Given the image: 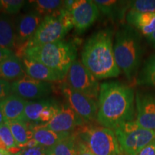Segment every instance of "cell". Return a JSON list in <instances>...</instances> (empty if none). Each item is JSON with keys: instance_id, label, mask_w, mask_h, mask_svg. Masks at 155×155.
Masks as SVG:
<instances>
[{"instance_id": "38", "label": "cell", "mask_w": 155, "mask_h": 155, "mask_svg": "<svg viewBox=\"0 0 155 155\" xmlns=\"http://www.w3.org/2000/svg\"><path fill=\"white\" fill-rule=\"evenodd\" d=\"M0 150H7V148H6L5 145L4 143L2 141L1 139H0Z\"/></svg>"}, {"instance_id": "37", "label": "cell", "mask_w": 155, "mask_h": 155, "mask_svg": "<svg viewBox=\"0 0 155 155\" xmlns=\"http://www.w3.org/2000/svg\"><path fill=\"white\" fill-rule=\"evenodd\" d=\"M0 155H12V154L8 152V151L0 150Z\"/></svg>"}, {"instance_id": "17", "label": "cell", "mask_w": 155, "mask_h": 155, "mask_svg": "<svg viewBox=\"0 0 155 155\" xmlns=\"http://www.w3.org/2000/svg\"><path fill=\"white\" fill-rule=\"evenodd\" d=\"M28 101L15 94H11L0 101V107L6 121L25 122V108Z\"/></svg>"}, {"instance_id": "2", "label": "cell", "mask_w": 155, "mask_h": 155, "mask_svg": "<svg viewBox=\"0 0 155 155\" xmlns=\"http://www.w3.org/2000/svg\"><path fill=\"white\" fill-rule=\"evenodd\" d=\"M113 32L105 29L89 38L81 53V62L97 80L117 77L121 71L114 53Z\"/></svg>"}, {"instance_id": "36", "label": "cell", "mask_w": 155, "mask_h": 155, "mask_svg": "<svg viewBox=\"0 0 155 155\" xmlns=\"http://www.w3.org/2000/svg\"><path fill=\"white\" fill-rule=\"evenodd\" d=\"M6 119L5 118V116H4V114L2 113V108L0 107V126L2 125L3 124L6 123Z\"/></svg>"}, {"instance_id": "35", "label": "cell", "mask_w": 155, "mask_h": 155, "mask_svg": "<svg viewBox=\"0 0 155 155\" xmlns=\"http://www.w3.org/2000/svg\"><path fill=\"white\" fill-rule=\"evenodd\" d=\"M146 39L147 40V42L150 43V45L152 47L155 49V32L154 33L151 35L147 37Z\"/></svg>"}, {"instance_id": "8", "label": "cell", "mask_w": 155, "mask_h": 155, "mask_svg": "<svg viewBox=\"0 0 155 155\" xmlns=\"http://www.w3.org/2000/svg\"><path fill=\"white\" fill-rule=\"evenodd\" d=\"M60 12L61 11L55 15L44 17L36 32L28 42L27 48L62 40L68 30L62 22Z\"/></svg>"}, {"instance_id": "24", "label": "cell", "mask_w": 155, "mask_h": 155, "mask_svg": "<svg viewBox=\"0 0 155 155\" xmlns=\"http://www.w3.org/2000/svg\"><path fill=\"white\" fill-rule=\"evenodd\" d=\"M54 102L53 100L45 99L37 101H28L25 108V122L40 124V116L48 106Z\"/></svg>"}, {"instance_id": "5", "label": "cell", "mask_w": 155, "mask_h": 155, "mask_svg": "<svg viewBox=\"0 0 155 155\" xmlns=\"http://www.w3.org/2000/svg\"><path fill=\"white\" fill-rule=\"evenodd\" d=\"M75 131L94 155H123L113 129L85 124Z\"/></svg>"}, {"instance_id": "28", "label": "cell", "mask_w": 155, "mask_h": 155, "mask_svg": "<svg viewBox=\"0 0 155 155\" xmlns=\"http://www.w3.org/2000/svg\"><path fill=\"white\" fill-rule=\"evenodd\" d=\"M129 10L139 12L155 13V0H134L128 1Z\"/></svg>"}, {"instance_id": "3", "label": "cell", "mask_w": 155, "mask_h": 155, "mask_svg": "<svg viewBox=\"0 0 155 155\" xmlns=\"http://www.w3.org/2000/svg\"><path fill=\"white\" fill-rule=\"evenodd\" d=\"M143 52L141 35L130 25H122L116 32L114 53L118 67L130 82L137 80Z\"/></svg>"}, {"instance_id": "21", "label": "cell", "mask_w": 155, "mask_h": 155, "mask_svg": "<svg viewBox=\"0 0 155 155\" xmlns=\"http://www.w3.org/2000/svg\"><path fill=\"white\" fill-rule=\"evenodd\" d=\"M15 26L10 17L0 16V48L12 51L15 47Z\"/></svg>"}, {"instance_id": "23", "label": "cell", "mask_w": 155, "mask_h": 155, "mask_svg": "<svg viewBox=\"0 0 155 155\" xmlns=\"http://www.w3.org/2000/svg\"><path fill=\"white\" fill-rule=\"evenodd\" d=\"M7 123L10 128L17 145L21 149L26 147L29 141L32 139V131L30 124L21 121H8Z\"/></svg>"}, {"instance_id": "30", "label": "cell", "mask_w": 155, "mask_h": 155, "mask_svg": "<svg viewBox=\"0 0 155 155\" xmlns=\"http://www.w3.org/2000/svg\"><path fill=\"white\" fill-rule=\"evenodd\" d=\"M17 155H48L46 149L43 147L38 145L31 148H25L22 152Z\"/></svg>"}, {"instance_id": "13", "label": "cell", "mask_w": 155, "mask_h": 155, "mask_svg": "<svg viewBox=\"0 0 155 155\" xmlns=\"http://www.w3.org/2000/svg\"><path fill=\"white\" fill-rule=\"evenodd\" d=\"M85 124L81 116L69 105H62L55 116L44 127L58 134H70Z\"/></svg>"}, {"instance_id": "7", "label": "cell", "mask_w": 155, "mask_h": 155, "mask_svg": "<svg viewBox=\"0 0 155 155\" xmlns=\"http://www.w3.org/2000/svg\"><path fill=\"white\" fill-rule=\"evenodd\" d=\"M98 81L79 60L73 62L65 76V83L70 88L96 101L100 91Z\"/></svg>"}, {"instance_id": "39", "label": "cell", "mask_w": 155, "mask_h": 155, "mask_svg": "<svg viewBox=\"0 0 155 155\" xmlns=\"http://www.w3.org/2000/svg\"><path fill=\"white\" fill-rule=\"evenodd\" d=\"M2 10V7H1V3H0V11Z\"/></svg>"}, {"instance_id": "15", "label": "cell", "mask_w": 155, "mask_h": 155, "mask_svg": "<svg viewBox=\"0 0 155 155\" xmlns=\"http://www.w3.org/2000/svg\"><path fill=\"white\" fill-rule=\"evenodd\" d=\"M22 61L26 74L36 80L50 83L61 81L65 78V75L33 60L24 57Z\"/></svg>"}, {"instance_id": "12", "label": "cell", "mask_w": 155, "mask_h": 155, "mask_svg": "<svg viewBox=\"0 0 155 155\" xmlns=\"http://www.w3.org/2000/svg\"><path fill=\"white\" fill-rule=\"evenodd\" d=\"M12 94L24 99H39L48 96L52 91L50 83L32 78L26 75L11 83Z\"/></svg>"}, {"instance_id": "11", "label": "cell", "mask_w": 155, "mask_h": 155, "mask_svg": "<svg viewBox=\"0 0 155 155\" xmlns=\"http://www.w3.org/2000/svg\"><path fill=\"white\" fill-rule=\"evenodd\" d=\"M73 26L77 33L81 34L97 20L100 11L94 1L75 0L70 9Z\"/></svg>"}, {"instance_id": "22", "label": "cell", "mask_w": 155, "mask_h": 155, "mask_svg": "<svg viewBox=\"0 0 155 155\" xmlns=\"http://www.w3.org/2000/svg\"><path fill=\"white\" fill-rule=\"evenodd\" d=\"M79 139L73 131L62 139L55 146L49 150H46L48 155H77Z\"/></svg>"}, {"instance_id": "1", "label": "cell", "mask_w": 155, "mask_h": 155, "mask_svg": "<svg viewBox=\"0 0 155 155\" xmlns=\"http://www.w3.org/2000/svg\"><path fill=\"white\" fill-rule=\"evenodd\" d=\"M134 89L119 81H109L100 85L97 121L102 127L116 129L135 118Z\"/></svg>"}, {"instance_id": "10", "label": "cell", "mask_w": 155, "mask_h": 155, "mask_svg": "<svg viewBox=\"0 0 155 155\" xmlns=\"http://www.w3.org/2000/svg\"><path fill=\"white\" fill-rule=\"evenodd\" d=\"M42 20L41 15L37 12H31L19 17L15 26V55L20 59L24 56L28 42L36 32Z\"/></svg>"}, {"instance_id": "4", "label": "cell", "mask_w": 155, "mask_h": 155, "mask_svg": "<svg viewBox=\"0 0 155 155\" xmlns=\"http://www.w3.org/2000/svg\"><path fill=\"white\" fill-rule=\"evenodd\" d=\"M24 57L43 64L66 76L70 67L75 61L76 48L72 42L60 40L28 48Z\"/></svg>"}, {"instance_id": "25", "label": "cell", "mask_w": 155, "mask_h": 155, "mask_svg": "<svg viewBox=\"0 0 155 155\" xmlns=\"http://www.w3.org/2000/svg\"><path fill=\"white\" fill-rule=\"evenodd\" d=\"M137 83L139 86L155 88V55L149 57L143 64L137 76Z\"/></svg>"}, {"instance_id": "32", "label": "cell", "mask_w": 155, "mask_h": 155, "mask_svg": "<svg viewBox=\"0 0 155 155\" xmlns=\"http://www.w3.org/2000/svg\"><path fill=\"white\" fill-rule=\"evenodd\" d=\"M137 155H155V139L145 146Z\"/></svg>"}, {"instance_id": "29", "label": "cell", "mask_w": 155, "mask_h": 155, "mask_svg": "<svg viewBox=\"0 0 155 155\" xmlns=\"http://www.w3.org/2000/svg\"><path fill=\"white\" fill-rule=\"evenodd\" d=\"M2 10L5 14L14 15L20 11L25 5L23 0H0Z\"/></svg>"}, {"instance_id": "6", "label": "cell", "mask_w": 155, "mask_h": 155, "mask_svg": "<svg viewBox=\"0 0 155 155\" xmlns=\"http://www.w3.org/2000/svg\"><path fill=\"white\" fill-rule=\"evenodd\" d=\"M114 131L123 155H137L155 139V131L140 127L134 120L120 125Z\"/></svg>"}, {"instance_id": "14", "label": "cell", "mask_w": 155, "mask_h": 155, "mask_svg": "<svg viewBox=\"0 0 155 155\" xmlns=\"http://www.w3.org/2000/svg\"><path fill=\"white\" fill-rule=\"evenodd\" d=\"M135 104L136 123L143 129L155 131V96L150 93L137 91Z\"/></svg>"}, {"instance_id": "9", "label": "cell", "mask_w": 155, "mask_h": 155, "mask_svg": "<svg viewBox=\"0 0 155 155\" xmlns=\"http://www.w3.org/2000/svg\"><path fill=\"white\" fill-rule=\"evenodd\" d=\"M62 86V91L69 106L81 116L85 124L97 121L98 102L86 95L73 90L65 83Z\"/></svg>"}, {"instance_id": "34", "label": "cell", "mask_w": 155, "mask_h": 155, "mask_svg": "<svg viewBox=\"0 0 155 155\" xmlns=\"http://www.w3.org/2000/svg\"><path fill=\"white\" fill-rule=\"evenodd\" d=\"M12 54L14 53H13V52L12 50L3 49V48H0V63L3 61H5L6 58L12 55Z\"/></svg>"}, {"instance_id": "31", "label": "cell", "mask_w": 155, "mask_h": 155, "mask_svg": "<svg viewBox=\"0 0 155 155\" xmlns=\"http://www.w3.org/2000/svg\"><path fill=\"white\" fill-rule=\"evenodd\" d=\"M12 94L11 83L0 78V101Z\"/></svg>"}, {"instance_id": "33", "label": "cell", "mask_w": 155, "mask_h": 155, "mask_svg": "<svg viewBox=\"0 0 155 155\" xmlns=\"http://www.w3.org/2000/svg\"><path fill=\"white\" fill-rule=\"evenodd\" d=\"M78 136V135H77ZM79 139V138H78ZM77 155H94L82 141L79 139Z\"/></svg>"}, {"instance_id": "27", "label": "cell", "mask_w": 155, "mask_h": 155, "mask_svg": "<svg viewBox=\"0 0 155 155\" xmlns=\"http://www.w3.org/2000/svg\"><path fill=\"white\" fill-rule=\"evenodd\" d=\"M0 139L11 154H18L20 152L21 148L17 145L7 122L0 126Z\"/></svg>"}, {"instance_id": "18", "label": "cell", "mask_w": 155, "mask_h": 155, "mask_svg": "<svg viewBox=\"0 0 155 155\" xmlns=\"http://www.w3.org/2000/svg\"><path fill=\"white\" fill-rule=\"evenodd\" d=\"M98 9L103 15L114 21H121L126 18L129 11L128 1H114V0H96L94 1Z\"/></svg>"}, {"instance_id": "19", "label": "cell", "mask_w": 155, "mask_h": 155, "mask_svg": "<svg viewBox=\"0 0 155 155\" xmlns=\"http://www.w3.org/2000/svg\"><path fill=\"white\" fill-rule=\"evenodd\" d=\"M22 61L14 54L0 63V78L3 80L17 81L26 75Z\"/></svg>"}, {"instance_id": "20", "label": "cell", "mask_w": 155, "mask_h": 155, "mask_svg": "<svg viewBox=\"0 0 155 155\" xmlns=\"http://www.w3.org/2000/svg\"><path fill=\"white\" fill-rule=\"evenodd\" d=\"M30 129L32 131V138L39 145L43 147L46 150L51 149L62 139L69 134L54 132L44 127L42 124H30Z\"/></svg>"}, {"instance_id": "26", "label": "cell", "mask_w": 155, "mask_h": 155, "mask_svg": "<svg viewBox=\"0 0 155 155\" xmlns=\"http://www.w3.org/2000/svg\"><path fill=\"white\" fill-rule=\"evenodd\" d=\"M35 6V12L45 17L53 15L63 8L64 1L60 0H38L32 2Z\"/></svg>"}, {"instance_id": "16", "label": "cell", "mask_w": 155, "mask_h": 155, "mask_svg": "<svg viewBox=\"0 0 155 155\" xmlns=\"http://www.w3.org/2000/svg\"><path fill=\"white\" fill-rule=\"evenodd\" d=\"M125 19L127 25L133 27L145 38L155 32V13L129 10Z\"/></svg>"}]
</instances>
